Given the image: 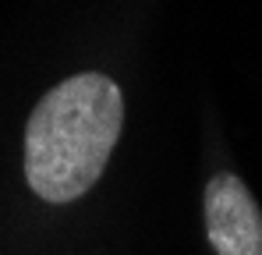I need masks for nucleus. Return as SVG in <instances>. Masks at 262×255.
I'll list each match as a JSON object with an SVG mask.
<instances>
[{"label":"nucleus","mask_w":262,"mask_h":255,"mask_svg":"<svg viewBox=\"0 0 262 255\" xmlns=\"http://www.w3.org/2000/svg\"><path fill=\"white\" fill-rule=\"evenodd\" d=\"M124 99L114 78L82 71L53 85L36 103L25 128V177L53 202H75L103 177L121 138Z\"/></svg>","instance_id":"obj_1"},{"label":"nucleus","mask_w":262,"mask_h":255,"mask_svg":"<svg viewBox=\"0 0 262 255\" xmlns=\"http://www.w3.org/2000/svg\"><path fill=\"white\" fill-rule=\"evenodd\" d=\"M206 234L216 255H262V209L237 174L206 184Z\"/></svg>","instance_id":"obj_2"}]
</instances>
